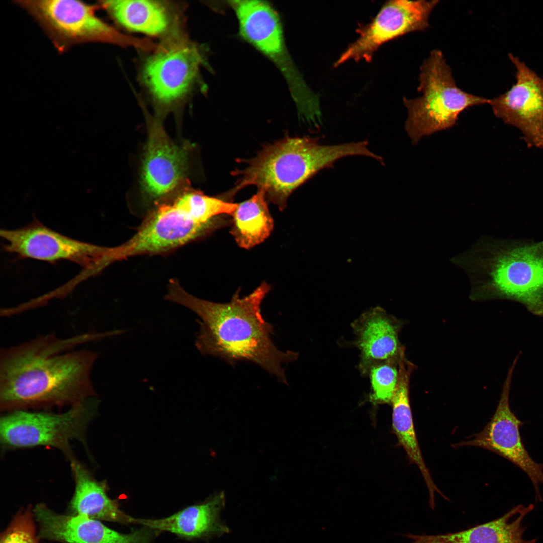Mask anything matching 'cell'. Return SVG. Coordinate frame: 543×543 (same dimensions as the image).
Returning a JSON list of instances; mask_svg holds the SVG:
<instances>
[{
	"label": "cell",
	"mask_w": 543,
	"mask_h": 543,
	"mask_svg": "<svg viewBox=\"0 0 543 543\" xmlns=\"http://www.w3.org/2000/svg\"><path fill=\"white\" fill-rule=\"evenodd\" d=\"M104 336L93 332L64 339L47 334L2 349L1 409L71 406L94 397L91 374L97 354L73 349Z\"/></svg>",
	"instance_id": "obj_1"
},
{
	"label": "cell",
	"mask_w": 543,
	"mask_h": 543,
	"mask_svg": "<svg viewBox=\"0 0 543 543\" xmlns=\"http://www.w3.org/2000/svg\"><path fill=\"white\" fill-rule=\"evenodd\" d=\"M271 289L263 282L248 295L239 290L229 302L221 303L195 297L175 279L170 280L165 299L195 313L200 330L195 345L200 353L224 359L234 365L240 361L255 363L281 383L287 384L282 365L295 360L298 354L282 351L272 340L274 326L261 313L262 301Z\"/></svg>",
	"instance_id": "obj_2"
},
{
	"label": "cell",
	"mask_w": 543,
	"mask_h": 543,
	"mask_svg": "<svg viewBox=\"0 0 543 543\" xmlns=\"http://www.w3.org/2000/svg\"><path fill=\"white\" fill-rule=\"evenodd\" d=\"M452 261L469 275L472 299L509 300L543 316V240L483 237Z\"/></svg>",
	"instance_id": "obj_3"
},
{
	"label": "cell",
	"mask_w": 543,
	"mask_h": 543,
	"mask_svg": "<svg viewBox=\"0 0 543 543\" xmlns=\"http://www.w3.org/2000/svg\"><path fill=\"white\" fill-rule=\"evenodd\" d=\"M368 145L366 140L322 145L317 138L286 137L265 146L255 157L240 160L245 166L232 173L238 178L235 186L223 195L230 200L244 187L256 186L264 192L267 201L283 211L294 190L338 159L353 155L372 157Z\"/></svg>",
	"instance_id": "obj_4"
},
{
	"label": "cell",
	"mask_w": 543,
	"mask_h": 543,
	"mask_svg": "<svg viewBox=\"0 0 543 543\" xmlns=\"http://www.w3.org/2000/svg\"><path fill=\"white\" fill-rule=\"evenodd\" d=\"M418 90L422 95L403 98L408 110L405 130L415 144L425 136L451 128L460 113L475 105L489 104L490 99L458 88L451 69L439 50L431 52L420 68Z\"/></svg>",
	"instance_id": "obj_5"
},
{
	"label": "cell",
	"mask_w": 543,
	"mask_h": 543,
	"mask_svg": "<svg viewBox=\"0 0 543 543\" xmlns=\"http://www.w3.org/2000/svg\"><path fill=\"white\" fill-rule=\"evenodd\" d=\"M99 402L88 398L62 413L17 410L0 420V441L4 451L38 446L57 448L69 459L70 443L77 440L87 450L86 432L97 414Z\"/></svg>",
	"instance_id": "obj_6"
},
{
	"label": "cell",
	"mask_w": 543,
	"mask_h": 543,
	"mask_svg": "<svg viewBox=\"0 0 543 543\" xmlns=\"http://www.w3.org/2000/svg\"><path fill=\"white\" fill-rule=\"evenodd\" d=\"M229 4L237 17L241 36L281 72L301 118L310 120L318 117L321 114L319 97L306 84L294 64L275 10L263 1H231Z\"/></svg>",
	"instance_id": "obj_7"
},
{
	"label": "cell",
	"mask_w": 543,
	"mask_h": 543,
	"mask_svg": "<svg viewBox=\"0 0 543 543\" xmlns=\"http://www.w3.org/2000/svg\"><path fill=\"white\" fill-rule=\"evenodd\" d=\"M14 2L34 18L60 52L86 43L142 45L139 41L125 37L99 18L95 13L98 4L73 0Z\"/></svg>",
	"instance_id": "obj_8"
},
{
	"label": "cell",
	"mask_w": 543,
	"mask_h": 543,
	"mask_svg": "<svg viewBox=\"0 0 543 543\" xmlns=\"http://www.w3.org/2000/svg\"><path fill=\"white\" fill-rule=\"evenodd\" d=\"M214 219L195 221L174 203L158 206L143 221L137 232L123 244L108 247L109 264L135 255L165 253L205 237L221 228Z\"/></svg>",
	"instance_id": "obj_9"
},
{
	"label": "cell",
	"mask_w": 543,
	"mask_h": 543,
	"mask_svg": "<svg viewBox=\"0 0 543 543\" xmlns=\"http://www.w3.org/2000/svg\"><path fill=\"white\" fill-rule=\"evenodd\" d=\"M6 241L4 250L21 259H33L53 263L60 260L74 262L88 274L106 267V247L79 241L58 233L35 221L16 229L1 230Z\"/></svg>",
	"instance_id": "obj_10"
},
{
	"label": "cell",
	"mask_w": 543,
	"mask_h": 543,
	"mask_svg": "<svg viewBox=\"0 0 543 543\" xmlns=\"http://www.w3.org/2000/svg\"><path fill=\"white\" fill-rule=\"evenodd\" d=\"M520 355H517L508 369L500 400L490 421L479 433L452 447H480L508 460L528 476L534 488L536 501H542L539 486L543 484V463L534 461L525 449L519 432V428L523 423L517 418L509 406L512 377Z\"/></svg>",
	"instance_id": "obj_11"
},
{
	"label": "cell",
	"mask_w": 543,
	"mask_h": 543,
	"mask_svg": "<svg viewBox=\"0 0 543 543\" xmlns=\"http://www.w3.org/2000/svg\"><path fill=\"white\" fill-rule=\"evenodd\" d=\"M438 1L393 0L386 2L372 21L358 29V38L350 44L334 63L348 60L370 62L386 42L428 27L430 13Z\"/></svg>",
	"instance_id": "obj_12"
},
{
	"label": "cell",
	"mask_w": 543,
	"mask_h": 543,
	"mask_svg": "<svg viewBox=\"0 0 543 543\" xmlns=\"http://www.w3.org/2000/svg\"><path fill=\"white\" fill-rule=\"evenodd\" d=\"M509 58L516 83L489 104L496 117L520 131L528 147L543 149V79L517 57Z\"/></svg>",
	"instance_id": "obj_13"
},
{
	"label": "cell",
	"mask_w": 543,
	"mask_h": 543,
	"mask_svg": "<svg viewBox=\"0 0 543 543\" xmlns=\"http://www.w3.org/2000/svg\"><path fill=\"white\" fill-rule=\"evenodd\" d=\"M38 537L62 543H152L153 530L144 527L123 534L100 521L80 515L56 513L44 504L33 508Z\"/></svg>",
	"instance_id": "obj_14"
},
{
	"label": "cell",
	"mask_w": 543,
	"mask_h": 543,
	"mask_svg": "<svg viewBox=\"0 0 543 543\" xmlns=\"http://www.w3.org/2000/svg\"><path fill=\"white\" fill-rule=\"evenodd\" d=\"M202 61L200 52L193 45L174 46L149 58L144 68V80L158 101L170 103L188 92Z\"/></svg>",
	"instance_id": "obj_15"
},
{
	"label": "cell",
	"mask_w": 543,
	"mask_h": 543,
	"mask_svg": "<svg viewBox=\"0 0 543 543\" xmlns=\"http://www.w3.org/2000/svg\"><path fill=\"white\" fill-rule=\"evenodd\" d=\"M187 152L174 143L160 125L150 127L142 166L144 189L153 198L170 192L184 179L187 167Z\"/></svg>",
	"instance_id": "obj_16"
},
{
	"label": "cell",
	"mask_w": 543,
	"mask_h": 543,
	"mask_svg": "<svg viewBox=\"0 0 543 543\" xmlns=\"http://www.w3.org/2000/svg\"><path fill=\"white\" fill-rule=\"evenodd\" d=\"M351 326L354 345L360 352L358 368L362 375L375 363L399 358L402 321L377 307L363 313Z\"/></svg>",
	"instance_id": "obj_17"
},
{
	"label": "cell",
	"mask_w": 543,
	"mask_h": 543,
	"mask_svg": "<svg viewBox=\"0 0 543 543\" xmlns=\"http://www.w3.org/2000/svg\"><path fill=\"white\" fill-rule=\"evenodd\" d=\"M405 351V348L403 347L398 362V383L391 403L392 432L398 440L397 446L403 447L410 462L416 464L419 468L428 489L430 506L433 509L435 506V492L440 494L445 499L447 497L433 481L419 447L409 398L410 378L415 366L406 357Z\"/></svg>",
	"instance_id": "obj_18"
},
{
	"label": "cell",
	"mask_w": 543,
	"mask_h": 543,
	"mask_svg": "<svg viewBox=\"0 0 543 543\" xmlns=\"http://www.w3.org/2000/svg\"><path fill=\"white\" fill-rule=\"evenodd\" d=\"M225 504L224 492L220 491L205 502L189 506L170 516L156 519L132 517L131 523L190 538L221 536L230 532L220 518Z\"/></svg>",
	"instance_id": "obj_19"
},
{
	"label": "cell",
	"mask_w": 543,
	"mask_h": 543,
	"mask_svg": "<svg viewBox=\"0 0 543 543\" xmlns=\"http://www.w3.org/2000/svg\"><path fill=\"white\" fill-rule=\"evenodd\" d=\"M534 505L519 504L503 515L489 522L462 531L437 535L409 534L411 543H536L537 539L523 538L525 517Z\"/></svg>",
	"instance_id": "obj_20"
},
{
	"label": "cell",
	"mask_w": 543,
	"mask_h": 543,
	"mask_svg": "<svg viewBox=\"0 0 543 543\" xmlns=\"http://www.w3.org/2000/svg\"><path fill=\"white\" fill-rule=\"evenodd\" d=\"M69 459L75 481L74 493L69 504L73 514L99 521L131 523L132 517L120 510L117 502L108 497L106 483L97 481L73 456Z\"/></svg>",
	"instance_id": "obj_21"
},
{
	"label": "cell",
	"mask_w": 543,
	"mask_h": 543,
	"mask_svg": "<svg viewBox=\"0 0 543 543\" xmlns=\"http://www.w3.org/2000/svg\"><path fill=\"white\" fill-rule=\"evenodd\" d=\"M230 233L237 245L251 249L264 242L270 235L274 221L263 191L240 203L230 216Z\"/></svg>",
	"instance_id": "obj_22"
},
{
	"label": "cell",
	"mask_w": 543,
	"mask_h": 543,
	"mask_svg": "<svg viewBox=\"0 0 543 543\" xmlns=\"http://www.w3.org/2000/svg\"><path fill=\"white\" fill-rule=\"evenodd\" d=\"M98 5L117 23L132 31L156 36L165 32L169 25L166 8L158 2L102 1Z\"/></svg>",
	"instance_id": "obj_23"
},
{
	"label": "cell",
	"mask_w": 543,
	"mask_h": 543,
	"mask_svg": "<svg viewBox=\"0 0 543 543\" xmlns=\"http://www.w3.org/2000/svg\"><path fill=\"white\" fill-rule=\"evenodd\" d=\"M174 203L192 220L199 223L208 222L222 215L231 216L237 207V203L221 197H210L199 191L185 193Z\"/></svg>",
	"instance_id": "obj_24"
},
{
	"label": "cell",
	"mask_w": 543,
	"mask_h": 543,
	"mask_svg": "<svg viewBox=\"0 0 543 543\" xmlns=\"http://www.w3.org/2000/svg\"><path fill=\"white\" fill-rule=\"evenodd\" d=\"M399 358L375 363L366 371L364 376L371 383L368 399L373 405H391L398 383Z\"/></svg>",
	"instance_id": "obj_25"
},
{
	"label": "cell",
	"mask_w": 543,
	"mask_h": 543,
	"mask_svg": "<svg viewBox=\"0 0 543 543\" xmlns=\"http://www.w3.org/2000/svg\"><path fill=\"white\" fill-rule=\"evenodd\" d=\"M33 509L21 510L1 534L0 543H38Z\"/></svg>",
	"instance_id": "obj_26"
}]
</instances>
